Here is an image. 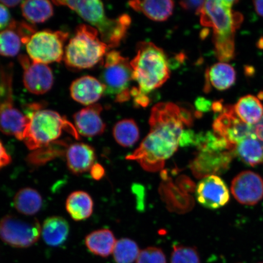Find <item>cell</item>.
<instances>
[{"instance_id":"1","label":"cell","mask_w":263,"mask_h":263,"mask_svg":"<svg viewBox=\"0 0 263 263\" xmlns=\"http://www.w3.org/2000/svg\"><path fill=\"white\" fill-rule=\"evenodd\" d=\"M149 122V133L126 159L137 161L147 172H156L178 149L185 121L180 107L161 103L152 108Z\"/></svg>"},{"instance_id":"2","label":"cell","mask_w":263,"mask_h":263,"mask_svg":"<svg viewBox=\"0 0 263 263\" xmlns=\"http://www.w3.org/2000/svg\"><path fill=\"white\" fill-rule=\"evenodd\" d=\"M236 3L231 0L205 1L199 14L200 24L213 29L215 54L221 62H229L235 57V33L243 21L241 14L232 11Z\"/></svg>"},{"instance_id":"3","label":"cell","mask_w":263,"mask_h":263,"mask_svg":"<svg viewBox=\"0 0 263 263\" xmlns=\"http://www.w3.org/2000/svg\"><path fill=\"white\" fill-rule=\"evenodd\" d=\"M57 5L67 6L94 26L101 41L109 48L118 47L127 34L131 24L129 15H121L116 19L107 17L103 2L99 0L88 1H54Z\"/></svg>"},{"instance_id":"4","label":"cell","mask_w":263,"mask_h":263,"mask_svg":"<svg viewBox=\"0 0 263 263\" xmlns=\"http://www.w3.org/2000/svg\"><path fill=\"white\" fill-rule=\"evenodd\" d=\"M27 109L26 115L28 124L24 141L29 149L48 145L59 139L64 130H67L76 139H80L73 125L57 111L44 109L39 104L29 105Z\"/></svg>"},{"instance_id":"5","label":"cell","mask_w":263,"mask_h":263,"mask_svg":"<svg viewBox=\"0 0 263 263\" xmlns=\"http://www.w3.org/2000/svg\"><path fill=\"white\" fill-rule=\"evenodd\" d=\"M137 54L130 62L133 80L140 93L147 95L160 87L170 77L169 64L162 49L152 42L137 45Z\"/></svg>"},{"instance_id":"6","label":"cell","mask_w":263,"mask_h":263,"mask_svg":"<svg viewBox=\"0 0 263 263\" xmlns=\"http://www.w3.org/2000/svg\"><path fill=\"white\" fill-rule=\"evenodd\" d=\"M108 46L93 26L80 25L65 47L64 60L68 67L82 70L93 68L103 60Z\"/></svg>"},{"instance_id":"7","label":"cell","mask_w":263,"mask_h":263,"mask_svg":"<svg viewBox=\"0 0 263 263\" xmlns=\"http://www.w3.org/2000/svg\"><path fill=\"white\" fill-rule=\"evenodd\" d=\"M102 62L103 71L100 81L105 87L104 93L116 97L117 103H124L131 98L129 85L133 78V68L129 59L120 52H107Z\"/></svg>"},{"instance_id":"8","label":"cell","mask_w":263,"mask_h":263,"mask_svg":"<svg viewBox=\"0 0 263 263\" xmlns=\"http://www.w3.org/2000/svg\"><path fill=\"white\" fill-rule=\"evenodd\" d=\"M11 67L0 70V131L24 141L28 118L15 107Z\"/></svg>"},{"instance_id":"9","label":"cell","mask_w":263,"mask_h":263,"mask_svg":"<svg viewBox=\"0 0 263 263\" xmlns=\"http://www.w3.org/2000/svg\"><path fill=\"white\" fill-rule=\"evenodd\" d=\"M68 37V33L61 31L36 32L26 44L29 58L36 63L45 65L61 62Z\"/></svg>"},{"instance_id":"10","label":"cell","mask_w":263,"mask_h":263,"mask_svg":"<svg viewBox=\"0 0 263 263\" xmlns=\"http://www.w3.org/2000/svg\"><path fill=\"white\" fill-rule=\"evenodd\" d=\"M41 227L36 219H24L6 215L0 220V238L14 248H29L38 241Z\"/></svg>"},{"instance_id":"11","label":"cell","mask_w":263,"mask_h":263,"mask_svg":"<svg viewBox=\"0 0 263 263\" xmlns=\"http://www.w3.org/2000/svg\"><path fill=\"white\" fill-rule=\"evenodd\" d=\"M213 129L217 136L227 141L230 147H235L241 141L254 134V127L243 122L236 115L234 107L226 106L214 121Z\"/></svg>"},{"instance_id":"12","label":"cell","mask_w":263,"mask_h":263,"mask_svg":"<svg viewBox=\"0 0 263 263\" xmlns=\"http://www.w3.org/2000/svg\"><path fill=\"white\" fill-rule=\"evenodd\" d=\"M18 61L24 70L23 81L29 92L40 95L51 89L54 77L51 69L48 65L36 63L26 55H20Z\"/></svg>"},{"instance_id":"13","label":"cell","mask_w":263,"mask_h":263,"mask_svg":"<svg viewBox=\"0 0 263 263\" xmlns=\"http://www.w3.org/2000/svg\"><path fill=\"white\" fill-rule=\"evenodd\" d=\"M231 191L238 202L246 205H254L263 197V180L258 174L246 171L233 180Z\"/></svg>"},{"instance_id":"14","label":"cell","mask_w":263,"mask_h":263,"mask_svg":"<svg viewBox=\"0 0 263 263\" xmlns=\"http://www.w3.org/2000/svg\"><path fill=\"white\" fill-rule=\"evenodd\" d=\"M36 32L34 26L12 20L8 27L0 32V55L14 57L23 44H27Z\"/></svg>"},{"instance_id":"15","label":"cell","mask_w":263,"mask_h":263,"mask_svg":"<svg viewBox=\"0 0 263 263\" xmlns=\"http://www.w3.org/2000/svg\"><path fill=\"white\" fill-rule=\"evenodd\" d=\"M196 195L197 201L210 209L221 208L230 199L228 186L217 176L206 177L200 180L197 186Z\"/></svg>"},{"instance_id":"16","label":"cell","mask_w":263,"mask_h":263,"mask_svg":"<svg viewBox=\"0 0 263 263\" xmlns=\"http://www.w3.org/2000/svg\"><path fill=\"white\" fill-rule=\"evenodd\" d=\"M230 161L231 154L229 151H202L191 163L190 168L197 178L203 179L223 172L228 168Z\"/></svg>"},{"instance_id":"17","label":"cell","mask_w":263,"mask_h":263,"mask_svg":"<svg viewBox=\"0 0 263 263\" xmlns=\"http://www.w3.org/2000/svg\"><path fill=\"white\" fill-rule=\"evenodd\" d=\"M103 107L95 104L82 108L73 116L76 129L85 137L100 136L106 129V124L101 117Z\"/></svg>"},{"instance_id":"18","label":"cell","mask_w":263,"mask_h":263,"mask_svg":"<svg viewBox=\"0 0 263 263\" xmlns=\"http://www.w3.org/2000/svg\"><path fill=\"white\" fill-rule=\"evenodd\" d=\"M70 91L71 97L75 101L89 106L103 96L105 87L97 78L84 76L72 82Z\"/></svg>"},{"instance_id":"19","label":"cell","mask_w":263,"mask_h":263,"mask_svg":"<svg viewBox=\"0 0 263 263\" xmlns=\"http://www.w3.org/2000/svg\"><path fill=\"white\" fill-rule=\"evenodd\" d=\"M66 159L70 172L81 174L91 170L94 165L96 154L93 147L88 144L76 143L68 147Z\"/></svg>"},{"instance_id":"20","label":"cell","mask_w":263,"mask_h":263,"mask_svg":"<svg viewBox=\"0 0 263 263\" xmlns=\"http://www.w3.org/2000/svg\"><path fill=\"white\" fill-rule=\"evenodd\" d=\"M236 79L232 65L224 62L216 64L206 71L205 90L209 92L212 86L220 91L228 90L235 83Z\"/></svg>"},{"instance_id":"21","label":"cell","mask_w":263,"mask_h":263,"mask_svg":"<svg viewBox=\"0 0 263 263\" xmlns=\"http://www.w3.org/2000/svg\"><path fill=\"white\" fill-rule=\"evenodd\" d=\"M70 231L68 222L60 216L49 217L41 227V235L46 244L57 247L65 242Z\"/></svg>"},{"instance_id":"22","label":"cell","mask_w":263,"mask_h":263,"mask_svg":"<svg viewBox=\"0 0 263 263\" xmlns=\"http://www.w3.org/2000/svg\"><path fill=\"white\" fill-rule=\"evenodd\" d=\"M132 8L143 13L148 18L157 22L166 21L172 15L174 3L168 0L160 1H133L129 2Z\"/></svg>"},{"instance_id":"23","label":"cell","mask_w":263,"mask_h":263,"mask_svg":"<svg viewBox=\"0 0 263 263\" xmlns=\"http://www.w3.org/2000/svg\"><path fill=\"white\" fill-rule=\"evenodd\" d=\"M66 209L74 221H83L89 218L93 213V201L87 193L77 191L68 197Z\"/></svg>"},{"instance_id":"24","label":"cell","mask_w":263,"mask_h":263,"mask_svg":"<svg viewBox=\"0 0 263 263\" xmlns=\"http://www.w3.org/2000/svg\"><path fill=\"white\" fill-rule=\"evenodd\" d=\"M233 107L239 119L251 126L257 124L263 116V105L259 98L254 95L240 98Z\"/></svg>"},{"instance_id":"25","label":"cell","mask_w":263,"mask_h":263,"mask_svg":"<svg viewBox=\"0 0 263 263\" xmlns=\"http://www.w3.org/2000/svg\"><path fill=\"white\" fill-rule=\"evenodd\" d=\"M85 242L91 253L102 257H107L113 253L117 241L110 230L101 229L88 234Z\"/></svg>"},{"instance_id":"26","label":"cell","mask_w":263,"mask_h":263,"mask_svg":"<svg viewBox=\"0 0 263 263\" xmlns=\"http://www.w3.org/2000/svg\"><path fill=\"white\" fill-rule=\"evenodd\" d=\"M42 197L37 190L25 188L16 193L14 199L15 208L25 216H32L40 211L42 206Z\"/></svg>"},{"instance_id":"27","label":"cell","mask_w":263,"mask_h":263,"mask_svg":"<svg viewBox=\"0 0 263 263\" xmlns=\"http://www.w3.org/2000/svg\"><path fill=\"white\" fill-rule=\"evenodd\" d=\"M235 150L241 160L250 166H255L263 162V142L255 135L239 142Z\"/></svg>"},{"instance_id":"28","label":"cell","mask_w":263,"mask_h":263,"mask_svg":"<svg viewBox=\"0 0 263 263\" xmlns=\"http://www.w3.org/2000/svg\"><path fill=\"white\" fill-rule=\"evenodd\" d=\"M21 9L23 16L32 24L44 23L54 14L53 6L49 1L22 2Z\"/></svg>"},{"instance_id":"29","label":"cell","mask_w":263,"mask_h":263,"mask_svg":"<svg viewBox=\"0 0 263 263\" xmlns=\"http://www.w3.org/2000/svg\"><path fill=\"white\" fill-rule=\"evenodd\" d=\"M113 135L117 142L125 147L133 146L140 138L139 127L132 119L123 120L115 124Z\"/></svg>"},{"instance_id":"30","label":"cell","mask_w":263,"mask_h":263,"mask_svg":"<svg viewBox=\"0 0 263 263\" xmlns=\"http://www.w3.org/2000/svg\"><path fill=\"white\" fill-rule=\"evenodd\" d=\"M137 243L128 238L118 240L114 250V256L117 263H133L140 254Z\"/></svg>"},{"instance_id":"31","label":"cell","mask_w":263,"mask_h":263,"mask_svg":"<svg viewBox=\"0 0 263 263\" xmlns=\"http://www.w3.org/2000/svg\"><path fill=\"white\" fill-rule=\"evenodd\" d=\"M171 263H200L195 248L182 245L174 246Z\"/></svg>"},{"instance_id":"32","label":"cell","mask_w":263,"mask_h":263,"mask_svg":"<svg viewBox=\"0 0 263 263\" xmlns=\"http://www.w3.org/2000/svg\"><path fill=\"white\" fill-rule=\"evenodd\" d=\"M137 263H166V256L159 248H147L140 251Z\"/></svg>"},{"instance_id":"33","label":"cell","mask_w":263,"mask_h":263,"mask_svg":"<svg viewBox=\"0 0 263 263\" xmlns=\"http://www.w3.org/2000/svg\"><path fill=\"white\" fill-rule=\"evenodd\" d=\"M12 20L6 6L0 3V31L7 28Z\"/></svg>"},{"instance_id":"34","label":"cell","mask_w":263,"mask_h":263,"mask_svg":"<svg viewBox=\"0 0 263 263\" xmlns=\"http://www.w3.org/2000/svg\"><path fill=\"white\" fill-rule=\"evenodd\" d=\"M205 1H183L180 2L179 4L183 9L189 10V11H195L196 14L199 15L201 11Z\"/></svg>"},{"instance_id":"35","label":"cell","mask_w":263,"mask_h":263,"mask_svg":"<svg viewBox=\"0 0 263 263\" xmlns=\"http://www.w3.org/2000/svg\"><path fill=\"white\" fill-rule=\"evenodd\" d=\"M212 103L211 101L206 100L205 98L200 97L197 98L195 101V107L196 109L198 110L197 112L200 114L207 112L212 108Z\"/></svg>"},{"instance_id":"36","label":"cell","mask_w":263,"mask_h":263,"mask_svg":"<svg viewBox=\"0 0 263 263\" xmlns=\"http://www.w3.org/2000/svg\"><path fill=\"white\" fill-rule=\"evenodd\" d=\"M11 162V158L0 140V170Z\"/></svg>"},{"instance_id":"37","label":"cell","mask_w":263,"mask_h":263,"mask_svg":"<svg viewBox=\"0 0 263 263\" xmlns=\"http://www.w3.org/2000/svg\"><path fill=\"white\" fill-rule=\"evenodd\" d=\"M103 167L100 164H95L90 170L91 176L95 180H98L103 178L104 175Z\"/></svg>"},{"instance_id":"38","label":"cell","mask_w":263,"mask_h":263,"mask_svg":"<svg viewBox=\"0 0 263 263\" xmlns=\"http://www.w3.org/2000/svg\"><path fill=\"white\" fill-rule=\"evenodd\" d=\"M254 127V134L259 140L263 142V116L257 124L253 126Z\"/></svg>"},{"instance_id":"39","label":"cell","mask_w":263,"mask_h":263,"mask_svg":"<svg viewBox=\"0 0 263 263\" xmlns=\"http://www.w3.org/2000/svg\"><path fill=\"white\" fill-rule=\"evenodd\" d=\"M22 3V2L18 1V0H14H14H11V1H10V0L9 1H7V0H1V1H0V3L9 8L15 7V6L21 4Z\"/></svg>"},{"instance_id":"40","label":"cell","mask_w":263,"mask_h":263,"mask_svg":"<svg viewBox=\"0 0 263 263\" xmlns=\"http://www.w3.org/2000/svg\"><path fill=\"white\" fill-rule=\"evenodd\" d=\"M254 4L258 14L263 16V1H255Z\"/></svg>"}]
</instances>
